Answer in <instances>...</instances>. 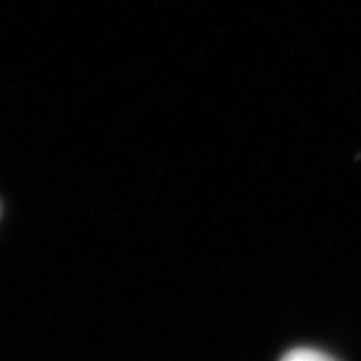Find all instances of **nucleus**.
<instances>
[{"label":"nucleus","mask_w":361,"mask_h":361,"mask_svg":"<svg viewBox=\"0 0 361 361\" xmlns=\"http://www.w3.org/2000/svg\"><path fill=\"white\" fill-rule=\"evenodd\" d=\"M279 361H335L323 351L313 348H295L283 355Z\"/></svg>","instance_id":"nucleus-1"}]
</instances>
